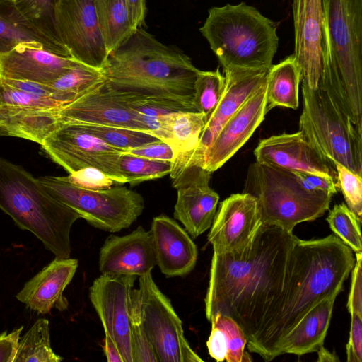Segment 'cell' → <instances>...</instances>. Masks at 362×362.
<instances>
[{
    "label": "cell",
    "instance_id": "obj_1",
    "mask_svg": "<svg viewBox=\"0 0 362 362\" xmlns=\"http://www.w3.org/2000/svg\"><path fill=\"white\" fill-rule=\"evenodd\" d=\"M296 239L293 232L262 223L243 250L214 253L204 299L207 320L216 313L231 317L249 343L286 288Z\"/></svg>",
    "mask_w": 362,
    "mask_h": 362
},
{
    "label": "cell",
    "instance_id": "obj_2",
    "mask_svg": "<svg viewBox=\"0 0 362 362\" xmlns=\"http://www.w3.org/2000/svg\"><path fill=\"white\" fill-rule=\"evenodd\" d=\"M354 263L352 250L336 235L309 240L297 238L286 288L247 344L248 350L267 362L279 356L284 341L307 313L341 292Z\"/></svg>",
    "mask_w": 362,
    "mask_h": 362
},
{
    "label": "cell",
    "instance_id": "obj_3",
    "mask_svg": "<svg viewBox=\"0 0 362 362\" xmlns=\"http://www.w3.org/2000/svg\"><path fill=\"white\" fill-rule=\"evenodd\" d=\"M199 71L189 57L160 42L144 28H136L109 53L103 69L105 82L115 91L194 107V85Z\"/></svg>",
    "mask_w": 362,
    "mask_h": 362
},
{
    "label": "cell",
    "instance_id": "obj_4",
    "mask_svg": "<svg viewBox=\"0 0 362 362\" xmlns=\"http://www.w3.org/2000/svg\"><path fill=\"white\" fill-rule=\"evenodd\" d=\"M320 86L352 122L362 125V0H321Z\"/></svg>",
    "mask_w": 362,
    "mask_h": 362
},
{
    "label": "cell",
    "instance_id": "obj_5",
    "mask_svg": "<svg viewBox=\"0 0 362 362\" xmlns=\"http://www.w3.org/2000/svg\"><path fill=\"white\" fill-rule=\"evenodd\" d=\"M0 209L32 233L57 258H69L70 232L81 218L51 196L23 167L0 157Z\"/></svg>",
    "mask_w": 362,
    "mask_h": 362
},
{
    "label": "cell",
    "instance_id": "obj_6",
    "mask_svg": "<svg viewBox=\"0 0 362 362\" xmlns=\"http://www.w3.org/2000/svg\"><path fill=\"white\" fill-rule=\"evenodd\" d=\"M199 31L223 71H268L278 49L274 22L245 2L211 8Z\"/></svg>",
    "mask_w": 362,
    "mask_h": 362
},
{
    "label": "cell",
    "instance_id": "obj_7",
    "mask_svg": "<svg viewBox=\"0 0 362 362\" xmlns=\"http://www.w3.org/2000/svg\"><path fill=\"white\" fill-rule=\"evenodd\" d=\"M257 198L262 222L293 232L329 209L333 194L305 189L293 172L257 162L249 168L245 192Z\"/></svg>",
    "mask_w": 362,
    "mask_h": 362
},
{
    "label": "cell",
    "instance_id": "obj_8",
    "mask_svg": "<svg viewBox=\"0 0 362 362\" xmlns=\"http://www.w3.org/2000/svg\"><path fill=\"white\" fill-rule=\"evenodd\" d=\"M299 131L326 158L362 175V125L352 122L320 86L302 83Z\"/></svg>",
    "mask_w": 362,
    "mask_h": 362
},
{
    "label": "cell",
    "instance_id": "obj_9",
    "mask_svg": "<svg viewBox=\"0 0 362 362\" xmlns=\"http://www.w3.org/2000/svg\"><path fill=\"white\" fill-rule=\"evenodd\" d=\"M38 180L54 199L92 226L107 232L129 228L144 209L143 197L125 187L93 190L73 185L63 177L45 176Z\"/></svg>",
    "mask_w": 362,
    "mask_h": 362
},
{
    "label": "cell",
    "instance_id": "obj_10",
    "mask_svg": "<svg viewBox=\"0 0 362 362\" xmlns=\"http://www.w3.org/2000/svg\"><path fill=\"white\" fill-rule=\"evenodd\" d=\"M139 282V288H132L131 295L159 362H203L187 341L180 318L151 272L140 276Z\"/></svg>",
    "mask_w": 362,
    "mask_h": 362
},
{
    "label": "cell",
    "instance_id": "obj_11",
    "mask_svg": "<svg viewBox=\"0 0 362 362\" xmlns=\"http://www.w3.org/2000/svg\"><path fill=\"white\" fill-rule=\"evenodd\" d=\"M169 174L177 189L174 217L195 239L211 228L216 213L219 196L209 186L211 173L191 150L176 153Z\"/></svg>",
    "mask_w": 362,
    "mask_h": 362
},
{
    "label": "cell",
    "instance_id": "obj_12",
    "mask_svg": "<svg viewBox=\"0 0 362 362\" xmlns=\"http://www.w3.org/2000/svg\"><path fill=\"white\" fill-rule=\"evenodd\" d=\"M47 155L69 174L95 168L115 182L126 183L120 173L122 151L90 134L75 124L62 123L41 144Z\"/></svg>",
    "mask_w": 362,
    "mask_h": 362
},
{
    "label": "cell",
    "instance_id": "obj_13",
    "mask_svg": "<svg viewBox=\"0 0 362 362\" xmlns=\"http://www.w3.org/2000/svg\"><path fill=\"white\" fill-rule=\"evenodd\" d=\"M54 20L57 34L71 57L103 70L109 53L100 33L95 0H57Z\"/></svg>",
    "mask_w": 362,
    "mask_h": 362
},
{
    "label": "cell",
    "instance_id": "obj_14",
    "mask_svg": "<svg viewBox=\"0 0 362 362\" xmlns=\"http://www.w3.org/2000/svg\"><path fill=\"white\" fill-rule=\"evenodd\" d=\"M134 275L101 274L89 288V298L97 313L105 335L118 349L124 362H133L131 339V292Z\"/></svg>",
    "mask_w": 362,
    "mask_h": 362
},
{
    "label": "cell",
    "instance_id": "obj_15",
    "mask_svg": "<svg viewBox=\"0 0 362 362\" xmlns=\"http://www.w3.org/2000/svg\"><path fill=\"white\" fill-rule=\"evenodd\" d=\"M62 123L91 124L152 132L158 118L129 107L105 81L58 110Z\"/></svg>",
    "mask_w": 362,
    "mask_h": 362
},
{
    "label": "cell",
    "instance_id": "obj_16",
    "mask_svg": "<svg viewBox=\"0 0 362 362\" xmlns=\"http://www.w3.org/2000/svg\"><path fill=\"white\" fill-rule=\"evenodd\" d=\"M262 224L257 198L248 192L221 202L208 234L214 253L231 254L246 248Z\"/></svg>",
    "mask_w": 362,
    "mask_h": 362
},
{
    "label": "cell",
    "instance_id": "obj_17",
    "mask_svg": "<svg viewBox=\"0 0 362 362\" xmlns=\"http://www.w3.org/2000/svg\"><path fill=\"white\" fill-rule=\"evenodd\" d=\"M256 162L288 171L306 172L332 178L338 184L332 162L323 156L298 131L259 141L254 151Z\"/></svg>",
    "mask_w": 362,
    "mask_h": 362
},
{
    "label": "cell",
    "instance_id": "obj_18",
    "mask_svg": "<svg viewBox=\"0 0 362 362\" xmlns=\"http://www.w3.org/2000/svg\"><path fill=\"white\" fill-rule=\"evenodd\" d=\"M267 113L265 82L222 127L205 153L204 168L213 173L222 167L251 137Z\"/></svg>",
    "mask_w": 362,
    "mask_h": 362
},
{
    "label": "cell",
    "instance_id": "obj_19",
    "mask_svg": "<svg viewBox=\"0 0 362 362\" xmlns=\"http://www.w3.org/2000/svg\"><path fill=\"white\" fill-rule=\"evenodd\" d=\"M81 63L45 49L38 42H22L0 54L2 78L47 84Z\"/></svg>",
    "mask_w": 362,
    "mask_h": 362
},
{
    "label": "cell",
    "instance_id": "obj_20",
    "mask_svg": "<svg viewBox=\"0 0 362 362\" xmlns=\"http://www.w3.org/2000/svg\"><path fill=\"white\" fill-rule=\"evenodd\" d=\"M294 56L300 67L303 83L318 87L321 71L323 13L321 0H293Z\"/></svg>",
    "mask_w": 362,
    "mask_h": 362
},
{
    "label": "cell",
    "instance_id": "obj_21",
    "mask_svg": "<svg viewBox=\"0 0 362 362\" xmlns=\"http://www.w3.org/2000/svg\"><path fill=\"white\" fill-rule=\"evenodd\" d=\"M101 274L141 276L156 265L150 230L139 226L129 234L109 235L100 249Z\"/></svg>",
    "mask_w": 362,
    "mask_h": 362
},
{
    "label": "cell",
    "instance_id": "obj_22",
    "mask_svg": "<svg viewBox=\"0 0 362 362\" xmlns=\"http://www.w3.org/2000/svg\"><path fill=\"white\" fill-rule=\"evenodd\" d=\"M150 233L156 265L167 277L184 276L194 268L198 251L188 233L164 214L153 218Z\"/></svg>",
    "mask_w": 362,
    "mask_h": 362
},
{
    "label": "cell",
    "instance_id": "obj_23",
    "mask_svg": "<svg viewBox=\"0 0 362 362\" xmlns=\"http://www.w3.org/2000/svg\"><path fill=\"white\" fill-rule=\"evenodd\" d=\"M78 268V260L57 258L27 281L16 294L17 300L40 314H48L52 308L66 310L68 301L63 296Z\"/></svg>",
    "mask_w": 362,
    "mask_h": 362
},
{
    "label": "cell",
    "instance_id": "obj_24",
    "mask_svg": "<svg viewBox=\"0 0 362 362\" xmlns=\"http://www.w3.org/2000/svg\"><path fill=\"white\" fill-rule=\"evenodd\" d=\"M223 95L205 124L198 144L194 149L195 156L204 162V155L224 124L244 102L267 81V71L225 70Z\"/></svg>",
    "mask_w": 362,
    "mask_h": 362
},
{
    "label": "cell",
    "instance_id": "obj_25",
    "mask_svg": "<svg viewBox=\"0 0 362 362\" xmlns=\"http://www.w3.org/2000/svg\"><path fill=\"white\" fill-rule=\"evenodd\" d=\"M29 42L40 43L55 54L71 57L56 35L24 18L13 4H0V54L9 52L20 43Z\"/></svg>",
    "mask_w": 362,
    "mask_h": 362
},
{
    "label": "cell",
    "instance_id": "obj_26",
    "mask_svg": "<svg viewBox=\"0 0 362 362\" xmlns=\"http://www.w3.org/2000/svg\"><path fill=\"white\" fill-rule=\"evenodd\" d=\"M336 297L327 298L311 309L284 341L281 355L301 356L317 352L323 346Z\"/></svg>",
    "mask_w": 362,
    "mask_h": 362
},
{
    "label": "cell",
    "instance_id": "obj_27",
    "mask_svg": "<svg viewBox=\"0 0 362 362\" xmlns=\"http://www.w3.org/2000/svg\"><path fill=\"white\" fill-rule=\"evenodd\" d=\"M301 69L294 56L290 55L267 71L266 110L275 107L296 110L298 107Z\"/></svg>",
    "mask_w": 362,
    "mask_h": 362
},
{
    "label": "cell",
    "instance_id": "obj_28",
    "mask_svg": "<svg viewBox=\"0 0 362 362\" xmlns=\"http://www.w3.org/2000/svg\"><path fill=\"white\" fill-rule=\"evenodd\" d=\"M8 136L42 144L62 124L58 110L3 106Z\"/></svg>",
    "mask_w": 362,
    "mask_h": 362
},
{
    "label": "cell",
    "instance_id": "obj_29",
    "mask_svg": "<svg viewBox=\"0 0 362 362\" xmlns=\"http://www.w3.org/2000/svg\"><path fill=\"white\" fill-rule=\"evenodd\" d=\"M158 121L157 129L151 133L168 144L175 153L195 148L205 126L204 115L194 111L170 113Z\"/></svg>",
    "mask_w": 362,
    "mask_h": 362
},
{
    "label": "cell",
    "instance_id": "obj_30",
    "mask_svg": "<svg viewBox=\"0 0 362 362\" xmlns=\"http://www.w3.org/2000/svg\"><path fill=\"white\" fill-rule=\"evenodd\" d=\"M102 37L108 53L122 45L136 29L124 0H95Z\"/></svg>",
    "mask_w": 362,
    "mask_h": 362
},
{
    "label": "cell",
    "instance_id": "obj_31",
    "mask_svg": "<svg viewBox=\"0 0 362 362\" xmlns=\"http://www.w3.org/2000/svg\"><path fill=\"white\" fill-rule=\"evenodd\" d=\"M104 81L103 70L80 64L46 85L54 90V98L65 105Z\"/></svg>",
    "mask_w": 362,
    "mask_h": 362
},
{
    "label": "cell",
    "instance_id": "obj_32",
    "mask_svg": "<svg viewBox=\"0 0 362 362\" xmlns=\"http://www.w3.org/2000/svg\"><path fill=\"white\" fill-rule=\"evenodd\" d=\"M62 360L51 346L48 320L40 318L20 338L14 362H59Z\"/></svg>",
    "mask_w": 362,
    "mask_h": 362
},
{
    "label": "cell",
    "instance_id": "obj_33",
    "mask_svg": "<svg viewBox=\"0 0 362 362\" xmlns=\"http://www.w3.org/2000/svg\"><path fill=\"white\" fill-rule=\"evenodd\" d=\"M226 81L218 67L215 71H201L194 85L193 104L204 115L205 124L218 105L225 90Z\"/></svg>",
    "mask_w": 362,
    "mask_h": 362
},
{
    "label": "cell",
    "instance_id": "obj_34",
    "mask_svg": "<svg viewBox=\"0 0 362 362\" xmlns=\"http://www.w3.org/2000/svg\"><path fill=\"white\" fill-rule=\"evenodd\" d=\"M75 124L122 152L160 141V139L149 132L91 124Z\"/></svg>",
    "mask_w": 362,
    "mask_h": 362
},
{
    "label": "cell",
    "instance_id": "obj_35",
    "mask_svg": "<svg viewBox=\"0 0 362 362\" xmlns=\"http://www.w3.org/2000/svg\"><path fill=\"white\" fill-rule=\"evenodd\" d=\"M120 173L131 185L162 177L169 174L171 162L150 159L122 152L119 158Z\"/></svg>",
    "mask_w": 362,
    "mask_h": 362
},
{
    "label": "cell",
    "instance_id": "obj_36",
    "mask_svg": "<svg viewBox=\"0 0 362 362\" xmlns=\"http://www.w3.org/2000/svg\"><path fill=\"white\" fill-rule=\"evenodd\" d=\"M327 221L337 237L352 251L362 252L361 222L345 203L334 205Z\"/></svg>",
    "mask_w": 362,
    "mask_h": 362
},
{
    "label": "cell",
    "instance_id": "obj_37",
    "mask_svg": "<svg viewBox=\"0 0 362 362\" xmlns=\"http://www.w3.org/2000/svg\"><path fill=\"white\" fill-rule=\"evenodd\" d=\"M115 92L127 106L140 114L148 117L158 118L173 112H197L194 107L180 102L146 97L130 93Z\"/></svg>",
    "mask_w": 362,
    "mask_h": 362
},
{
    "label": "cell",
    "instance_id": "obj_38",
    "mask_svg": "<svg viewBox=\"0 0 362 362\" xmlns=\"http://www.w3.org/2000/svg\"><path fill=\"white\" fill-rule=\"evenodd\" d=\"M57 1V0H13V5L24 18L45 28L59 38L54 20Z\"/></svg>",
    "mask_w": 362,
    "mask_h": 362
},
{
    "label": "cell",
    "instance_id": "obj_39",
    "mask_svg": "<svg viewBox=\"0 0 362 362\" xmlns=\"http://www.w3.org/2000/svg\"><path fill=\"white\" fill-rule=\"evenodd\" d=\"M0 106L59 110L64 105L52 98L31 94L1 82Z\"/></svg>",
    "mask_w": 362,
    "mask_h": 362
},
{
    "label": "cell",
    "instance_id": "obj_40",
    "mask_svg": "<svg viewBox=\"0 0 362 362\" xmlns=\"http://www.w3.org/2000/svg\"><path fill=\"white\" fill-rule=\"evenodd\" d=\"M337 174L338 187L341 189L346 205L362 220V177L340 163L332 161Z\"/></svg>",
    "mask_w": 362,
    "mask_h": 362
},
{
    "label": "cell",
    "instance_id": "obj_41",
    "mask_svg": "<svg viewBox=\"0 0 362 362\" xmlns=\"http://www.w3.org/2000/svg\"><path fill=\"white\" fill-rule=\"evenodd\" d=\"M130 322L133 362H159L144 329L136 303L132 295Z\"/></svg>",
    "mask_w": 362,
    "mask_h": 362
},
{
    "label": "cell",
    "instance_id": "obj_42",
    "mask_svg": "<svg viewBox=\"0 0 362 362\" xmlns=\"http://www.w3.org/2000/svg\"><path fill=\"white\" fill-rule=\"evenodd\" d=\"M228 332L232 337L226 358L227 362L251 361L250 354L245 351L247 339L239 325L230 317L216 313L211 316L210 320Z\"/></svg>",
    "mask_w": 362,
    "mask_h": 362
},
{
    "label": "cell",
    "instance_id": "obj_43",
    "mask_svg": "<svg viewBox=\"0 0 362 362\" xmlns=\"http://www.w3.org/2000/svg\"><path fill=\"white\" fill-rule=\"evenodd\" d=\"M63 177L73 185L93 190L110 188L115 182L102 171L91 167L81 169Z\"/></svg>",
    "mask_w": 362,
    "mask_h": 362
},
{
    "label": "cell",
    "instance_id": "obj_44",
    "mask_svg": "<svg viewBox=\"0 0 362 362\" xmlns=\"http://www.w3.org/2000/svg\"><path fill=\"white\" fill-rule=\"evenodd\" d=\"M356 262L351 270V284L347 302L350 315L362 316V252L356 253Z\"/></svg>",
    "mask_w": 362,
    "mask_h": 362
},
{
    "label": "cell",
    "instance_id": "obj_45",
    "mask_svg": "<svg viewBox=\"0 0 362 362\" xmlns=\"http://www.w3.org/2000/svg\"><path fill=\"white\" fill-rule=\"evenodd\" d=\"M231 339V334L228 332L218 325L211 323V334L206 341L210 356L218 362L225 361Z\"/></svg>",
    "mask_w": 362,
    "mask_h": 362
},
{
    "label": "cell",
    "instance_id": "obj_46",
    "mask_svg": "<svg viewBox=\"0 0 362 362\" xmlns=\"http://www.w3.org/2000/svg\"><path fill=\"white\" fill-rule=\"evenodd\" d=\"M123 153L141 156L150 159L172 161L175 157V152L167 143L159 141L129 149Z\"/></svg>",
    "mask_w": 362,
    "mask_h": 362
},
{
    "label": "cell",
    "instance_id": "obj_47",
    "mask_svg": "<svg viewBox=\"0 0 362 362\" xmlns=\"http://www.w3.org/2000/svg\"><path fill=\"white\" fill-rule=\"evenodd\" d=\"M293 173L309 191L325 192L334 195L339 189L338 184L332 178L306 172L295 171Z\"/></svg>",
    "mask_w": 362,
    "mask_h": 362
},
{
    "label": "cell",
    "instance_id": "obj_48",
    "mask_svg": "<svg viewBox=\"0 0 362 362\" xmlns=\"http://www.w3.org/2000/svg\"><path fill=\"white\" fill-rule=\"evenodd\" d=\"M349 340L346 344L347 361H362V316L351 315Z\"/></svg>",
    "mask_w": 362,
    "mask_h": 362
},
{
    "label": "cell",
    "instance_id": "obj_49",
    "mask_svg": "<svg viewBox=\"0 0 362 362\" xmlns=\"http://www.w3.org/2000/svg\"><path fill=\"white\" fill-rule=\"evenodd\" d=\"M23 326L0 334V362H14Z\"/></svg>",
    "mask_w": 362,
    "mask_h": 362
},
{
    "label": "cell",
    "instance_id": "obj_50",
    "mask_svg": "<svg viewBox=\"0 0 362 362\" xmlns=\"http://www.w3.org/2000/svg\"><path fill=\"white\" fill-rule=\"evenodd\" d=\"M1 82L31 94L54 99V90L46 84L30 81L8 79L2 77H1Z\"/></svg>",
    "mask_w": 362,
    "mask_h": 362
},
{
    "label": "cell",
    "instance_id": "obj_51",
    "mask_svg": "<svg viewBox=\"0 0 362 362\" xmlns=\"http://www.w3.org/2000/svg\"><path fill=\"white\" fill-rule=\"evenodd\" d=\"M124 1L130 19L134 28H144L146 13V0Z\"/></svg>",
    "mask_w": 362,
    "mask_h": 362
},
{
    "label": "cell",
    "instance_id": "obj_52",
    "mask_svg": "<svg viewBox=\"0 0 362 362\" xmlns=\"http://www.w3.org/2000/svg\"><path fill=\"white\" fill-rule=\"evenodd\" d=\"M103 347L108 362H124L118 349L107 335H105Z\"/></svg>",
    "mask_w": 362,
    "mask_h": 362
},
{
    "label": "cell",
    "instance_id": "obj_53",
    "mask_svg": "<svg viewBox=\"0 0 362 362\" xmlns=\"http://www.w3.org/2000/svg\"><path fill=\"white\" fill-rule=\"evenodd\" d=\"M318 362H336L339 361V358L334 352H330L323 346H322L317 351Z\"/></svg>",
    "mask_w": 362,
    "mask_h": 362
},
{
    "label": "cell",
    "instance_id": "obj_54",
    "mask_svg": "<svg viewBox=\"0 0 362 362\" xmlns=\"http://www.w3.org/2000/svg\"><path fill=\"white\" fill-rule=\"evenodd\" d=\"M8 136L6 129V115L3 107L0 106V136Z\"/></svg>",
    "mask_w": 362,
    "mask_h": 362
},
{
    "label": "cell",
    "instance_id": "obj_55",
    "mask_svg": "<svg viewBox=\"0 0 362 362\" xmlns=\"http://www.w3.org/2000/svg\"><path fill=\"white\" fill-rule=\"evenodd\" d=\"M13 0H0V4H13Z\"/></svg>",
    "mask_w": 362,
    "mask_h": 362
},
{
    "label": "cell",
    "instance_id": "obj_56",
    "mask_svg": "<svg viewBox=\"0 0 362 362\" xmlns=\"http://www.w3.org/2000/svg\"><path fill=\"white\" fill-rule=\"evenodd\" d=\"M0 83H1V76H0Z\"/></svg>",
    "mask_w": 362,
    "mask_h": 362
}]
</instances>
